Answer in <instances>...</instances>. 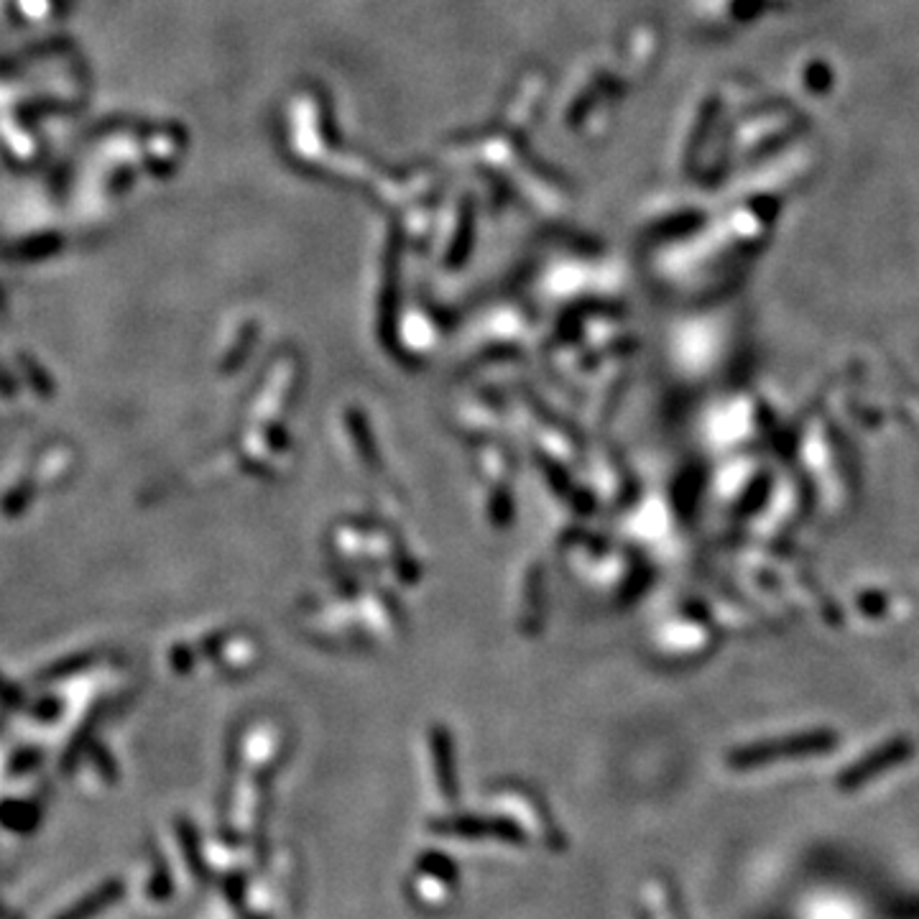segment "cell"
<instances>
[{
    "label": "cell",
    "mask_w": 919,
    "mask_h": 919,
    "mask_svg": "<svg viewBox=\"0 0 919 919\" xmlns=\"http://www.w3.org/2000/svg\"><path fill=\"white\" fill-rule=\"evenodd\" d=\"M835 743V738L830 733H807V736L797 738H784L777 743H759V746L741 748L738 754H733V766H764L771 761H784V759H802V756L822 754L828 751Z\"/></svg>",
    "instance_id": "6da1fadb"
},
{
    "label": "cell",
    "mask_w": 919,
    "mask_h": 919,
    "mask_svg": "<svg viewBox=\"0 0 919 919\" xmlns=\"http://www.w3.org/2000/svg\"><path fill=\"white\" fill-rule=\"evenodd\" d=\"M914 746L907 741V738H894V741L884 743L876 751L866 756V759L856 761L848 769L840 774L838 787L845 789V792H853V789L866 787L868 782H874L876 777H881L884 771L894 769V766L904 764V761L912 759Z\"/></svg>",
    "instance_id": "7a4b0ae2"
},
{
    "label": "cell",
    "mask_w": 919,
    "mask_h": 919,
    "mask_svg": "<svg viewBox=\"0 0 919 919\" xmlns=\"http://www.w3.org/2000/svg\"><path fill=\"white\" fill-rule=\"evenodd\" d=\"M442 833L463 835V838H483L491 835L496 840H509V843H519L521 830L516 825L506 820H452L440 825Z\"/></svg>",
    "instance_id": "3957f363"
}]
</instances>
